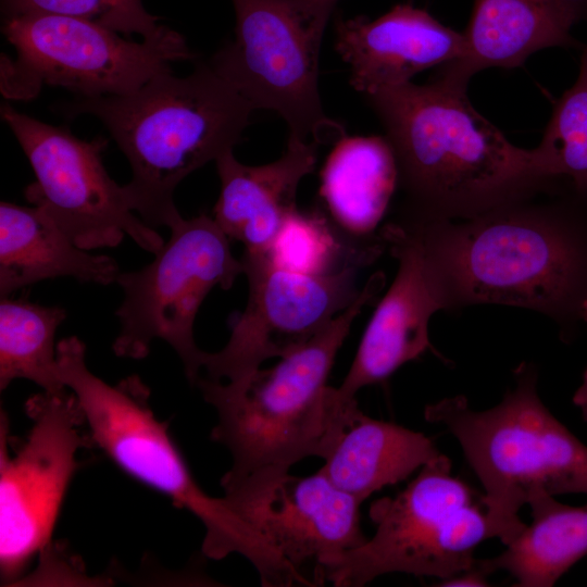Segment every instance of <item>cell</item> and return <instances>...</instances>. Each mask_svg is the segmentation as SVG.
<instances>
[{
    "instance_id": "cell-1",
    "label": "cell",
    "mask_w": 587,
    "mask_h": 587,
    "mask_svg": "<svg viewBox=\"0 0 587 587\" xmlns=\"http://www.w3.org/2000/svg\"><path fill=\"white\" fill-rule=\"evenodd\" d=\"M520 198L465 218L414 221L446 310L492 303L541 312L564 333L587 299L586 196Z\"/></svg>"
},
{
    "instance_id": "cell-2",
    "label": "cell",
    "mask_w": 587,
    "mask_h": 587,
    "mask_svg": "<svg viewBox=\"0 0 587 587\" xmlns=\"http://www.w3.org/2000/svg\"><path fill=\"white\" fill-rule=\"evenodd\" d=\"M366 97L397 160L403 215L465 218L551 186L532 149L514 146L480 115L465 85L438 74Z\"/></svg>"
},
{
    "instance_id": "cell-3",
    "label": "cell",
    "mask_w": 587,
    "mask_h": 587,
    "mask_svg": "<svg viewBox=\"0 0 587 587\" xmlns=\"http://www.w3.org/2000/svg\"><path fill=\"white\" fill-rule=\"evenodd\" d=\"M385 280L383 272L374 273L347 309L274 366L260 367L238 382L197 379L195 385L217 416L211 439L232 457L222 488L289 472L309 457L326 458L357 402L341 397L327 379L352 323Z\"/></svg>"
},
{
    "instance_id": "cell-4",
    "label": "cell",
    "mask_w": 587,
    "mask_h": 587,
    "mask_svg": "<svg viewBox=\"0 0 587 587\" xmlns=\"http://www.w3.org/2000/svg\"><path fill=\"white\" fill-rule=\"evenodd\" d=\"M62 110L105 126L132 167L123 186L129 208L149 226L171 229L183 220L176 187L234 150L254 109L204 63L186 77L161 72L132 93L77 97Z\"/></svg>"
},
{
    "instance_id": "cell-5",
    "label": "cell",
    "mask_w": 587,
    "mask_h": 587,
    "mask_svg": "<svg viewBox=\"0 0 587 587\" xmlns=\"http://www.w3.org/2000/svg\"><path fill=\"white\" fill-rule=\"evenodd\" d=\"M64 386L76 397L92 445L121 471L192 513L204 527L202 552L221 560L237 553L257 570L262 586L286 587L292 569L229 504L198 485L188 464L150 407V390L137 375L111 385L86 364V347L76 336L58 342Z\"/></svg>"
},
{
    "instance_id": "cell-6",
    "label": "cell",
    "mask_w": 587,
    "mask_h": 587,
    "mask_svg": "<svg viewBox=\"0 0 587 587\" xmlns=\"http://www.w3.org/2000/svg\"><path fill=\"white\" fill-rule=\"evenodd\" d=\"M515 386L495 407L473 410L458 395L428 404L427 422L459 441L477 475L491 538L507 546L526 526L520 509L539 492L587 495V446L542 403L537 371L522 363Z\"/></svg>"
},
{
    "instance_id": "cell-7",
    "label": "cell",
    "mask_w": 587,
    "mask_h": 587,
    "mask_svg": "<svg viewBox=\"0 0 587 587\" xmlns=\"http://www.w3.org/2000/svg\"><path fill=\"white\" fill-rule=\"evenodd\" d=\"M450 459L439 453L425 463L395 497L373 501L369 516L375 533L364 544L328 560L325 582L361 587L390 573L447 579L472 567L474 551L491 538L476 492L451 474Z\"/></svg>"
},
{
    "instance_id": "cell-8",
    "label": "cell",
    "mask_w": 587,
    "mask_h": 587,
    "mask_svg": "<svg viewBox=\"0 0 587 587\" xmlns=\"http://www.w3.org/2000/svg\"><path fill=\"white\" fill-rule=\"evenodd\" d=\"M337 0H232L234 40L209 64L255 109L272 110L289 136L317 145L344 135L319 90L323 35Z\"/></svg>"
},
{
    "instance_id": "cell-9",
    "label": "cell",
    "mask_w": 587,
    "mask_h": 587,
    "mask_svg": "<svg viewBox=\"0 0 587 587\" xmlns=\"http://www.w3.org/2000/svg\"><path fill=\"white\" fill-rule=\"evenodd\" d=\"M2 33L16 58L1 59V91L14 100L34 98L43 85L84 98L128 95L171 63L195 59L185 38L165 26L137 42L87 21L26 14L4 17Z\"/></svg>"
},
{
    "instance_id": "cell-10",
    "label": "cell",
    "mask_w": 587,
    "mask_h": 587,
    "mask_svg": "<svg viewBox=\"0 0 587 587\" xmlns=\"http://www.w3.org/2000/svg\"><path fill=\"white\" fill-rule=\"evenodd\" d=\"M154 255L142 268L116 277L124 299L116 310L121 330L112 349L117 357L143 359L154 339L164 340L196 384L205 355L193 337L197 313L214 287L233 286L243 264L233 254L229 237L204 214L171 228Z\"/></svg>"
},
{
    "instance_id": "cell-11",
    "label": "cell",
    "mask_w": 587,
    "mask_h": 587,
    "mask_svg": "<svg viewBox=\"0 0 587 587\" xmlns=\"http://www.w3.org/2000/svg\"><path fill=\"white\" fill-rule=\"evenodd\" d=\"M32 422L26 437L9 450L8 416L1 412L0 576L22 580L30 562L49 548L77 453L92 445L74 394L67 389L34 395L25 403Z\"/></svg>"
},
{
    "instance_id": "cell-12",
    "label": "cell",
    "mask_w": 587,
    "mask_h": 587,
    "mask_svg": "<svg viewBox=\"0 0 587 587\" xmlns=\"http://www.w3.org/2000/svg\"><path fill=\"white\" fill-rule=\"evenodd\" d=\"M1 117L27 157L36 180L25 189L80 249L120 245L125 235L153 254L163 238L135 215L123 186L107 172L102 152L107 140H82L64 127L43 123L5 103Z\"/></svg>"
},
{
    "instance_id": "cell-13",
    "label": "cell",
    "mask_w": 587,
    "mask_h": 587,
    "mask_svg": "<svg viewBox=\"0 0 587 587\" xmlns=\"http://www.w3.org/2000/svg\"><path fill=\"white\" fill-rule=\"evenodd\" d=\"M246 309L227 344L205 352L208 378L238 382L272 358H282L308 341L358 297V265L327 274H303L275 265L266 253L245 252Z\"/></svg>"
},
{
    "instance_id": "cell-14",
    "label": "cell",
    "mask_w": 587,
    "mask_h": 587,
    "mask_svg": "<svg viewBox=\"0 0 587 587\" xmlns=\"http://www.w3.org/2000/svg\"><path fill=\"white\" fill-rule=\"evenodd\" d=\"M230 507L308 583H325L324 564L367 539L360 505L322 472L251 477L223 488Z\"/></svg>"
},
{
    "instance_id": "cell-15",
    "label": "cell",
    "mask_w": 587,
    "mask_h": 587,
    "mask_svg": "<svg viewBox=\"0 0 587 587\" xmlns=\"http://www.w3.org/2000/svg\"><path fill=\"white\" fill-rule=\"evenodd\" d=\"M380 236L398 261V271L337 387L346 399L355 398L365 386L386 380L403 364L433 349L428 323L435 312L446 310L416 223L401 216L386 224Z\"/></svg>"
},
{
    "instance_id": "cell-16",
    "label": "cell",
    "mask_w": 587,
    "mask_h": 587,
    "mask_svg": "<svg viewBox=\"0 0 587 587\" xmlns=\"http://www.w3.org/2000/svg\"><path fill=\"white\" fill-rule=\"evenodd\" d=\"M335 34L336 50L350 68V84L365 96L459 60L465 48L463 33L410 4H397L375 20L339 18Z\"/></svg>"
},
{
    "instance_id": "cell-17",
    "label": "cell",
    "mask_w": 587,
    "mask_h": 587,
    "mask_svg": "<svg viewBox=\"0 0 587 587\" xmlns=\"http://www.w3.org/2000/svg\"><path fill=\"white\" fill-rule=\"evenodd\" d=\"M317 143L289 136L286 151L274 162L251 166L233 150L216 161L221 191L213 218L245 252L266 253L284 222L297 209L300 182L312 173Z\"/></svg>"
},
{
    "instance_id": "cell-18",
    "label": "cell",
    "mask_w": 587,
    "mask_h": 587,
    "mask_svg": "<svg viewBox=\"0 0 587 587\" xmlns=\"http://www.w3.org/2000/svg\"><path fill=\"white\" fill-rule=\"evenodd\" d=\"M398 184L386 137L342 136L322 167L319 193L327 218L349 249L369 262L386 246L374 233Z\"/></svg>"
},
{
    "instance_id": "cell-19",
    "label": "cell",
    "mask_w": 587,
    "mask_h": 587,
    "mask_svg": "<svg viewBox=\"0 0 587 587\" xmlns=\"http://www.w3.org/2000/svg\"><path fill=\"white\" fill-rule=\"evenodd\" d=\"M573 24L553 0H475L463 55L440 74L463 85L488 67H515L534 52L573 47Z\"/></svg>"
},
{
    "instance_id": "cell-20",
    "label": "cell",
    "mask_w": 587,
    "mask_h": 587,
    "mask_svg": "<svg viewBox=\"0 0 587 587\" xmlns=\"http://www.w3.org/2000/svg\"><path fill=\"white\" fill-rule=\"evenodd\" d=\"M116 261L77 247L42 209L0 203V296L43 279L73 277L110 285L120 274Z\"/></svg>"
},
{
    "instance_id": "cell-21",
    "label": "cell",
    "mask_w": 587,
    "mask_h": 587,
    "mask_svg": "<svg viewBox=\"0 0 587 587\" xmlns=\"http://www.w3.org/2000/svg\"><path fill=\"white\" fill-rule=\"evenodd\" d=\"M439 453L423 433L373 419L355 402L319 471L362 503L407 479Z\"/></svg>"
},
{
    "instance_id": "cell-22",
    "label": "cell",
    "mask_w": 587,
    "mask_h": 587,
    "mask_svg": "<svg viewBox=\"0 0 587 587\" xmlns=\"http://www.w3.org/2000/svg\"><path fill=\"white\" fill-rule=\"evenodd\" d=\"M532 523L505 550L479 563L489 575L508 572L521 587H550L587 555V504L572 507L545 492L527 502Z\"/></svg>"
},
{
    "instance_id": "cell-23",
    "label": "cell",
    "mask_w": 587,
    "mask_h": 587,
    "mask_svg": "<svg viewBox=\"0 0 587 587\" xmlns=\"http://www.w3.org/2000/svg\"><path fill=\"white\" fill-rule=\"evenodd\" d=\"M66 319L60 307H46L23 299L1 298L0 389L16 379H27L43 391L66 388L59 375L55 333Z\"/></svg>"
},
{
    "instance_id": "cell-24",
    "label": "cell",
    "mask_w": 587,
    "mask_h": 587,
    "mask_svg": "<svg viewBox=\"0 0 587 587\" xmlns=\"http://www.w3.org/2000/svg\"><path fill=\"white\" fill-rule=\"evenodd\" d=\"M532 151L544 179L587 197V47L575 83L557 101L541 141Z\"/></svg>"
},
{
    "instance_id": "cell-25",
    "label": "cell",
    "mask_w": 587,
    "mask_h": 587,
    "mask_svg": "<svg viewBox=\"0 0 587 587\" xmlns=\"http://www.w3.org/2000/svg\"><path fill=\"white\" fill-rule=\"evenodd\" d=\"M266 254L275 265L303 274L338 271L344 267H338L341 257L351 264H367L349 249L327 217L298 210L284 222Z\"/></svg>"
},
{
    "instance_id": "cell-26",
    "label": "cell",
    "mask_w": 587,
    "mask_h": 587,
    "mask_svg": "<svg viewBox=\"0 0 587 587\" xmlns=\"http://www.w3.org/2000/svg\"><path fill=\"white\" fill-rule=\"evenodd\" d=\"M4 17L48 14L87 21L116 33L143 39L155 37L164 26L142 0H1Z\"/></svg>"
},
{
    "instance_id": "cell-27",
    "label": "cell",
    "mask_w": 587,
    "mask_h": 587,
    "mask_svg": "<svg viewBox=\"0 0 587 587\" xmlns=\"http://www.w3.org/2000/svg\"><path fill=\"white\" fill-rule=\"evenodd\" d=\"M488 576L489 574L479 563V559H476L472 567L447 579H442L439 586H487Z\"/></svg>"
},
{
    "instance_id": "cell-28",
    "label": "cell",
    "mask_w": 587,
    "mask_h": 587,
    "mask_svg": "<svg viewBox=\"0 0 587 587\" xmlns=\"http://www.w3.org/2000/svg\"><path fill=\"white\" fill-rule=\"evenodd\" d=\"M562 13L574 25L587 18V0H553Z\"/></svg>"
},
{
    "instance_id": "cell-29",
    "label": "cell",
    "mask_w": 587,
    "mask_h": 587,
    "mask_svg": "<svg viewBox=\"0 0 587 587\" xmlns=\"http://www.w3.org/2000/svg\"><path fill=\"white\" fill-rule=\"evenodd\" d=\"M573 403L582 413L585 422H587V369L585 370L582 383L573 395Z\"/></svg>"
},
{
    "instance_id": "cell-30",
    "label": "cell",
    "mask_w": 587,
    "mask_h": 587,
    "mask_svg": "<svg viewBox=\"0 0 587 587\" xmlns=\"http://www.w3.org/2000/svg\"><path fill=\"white\" fill-rule=\"evenodd\" d=\"M582 319H583V322H587V299L585 300L583 304Z\"/></svg>"
}]
</instances>
